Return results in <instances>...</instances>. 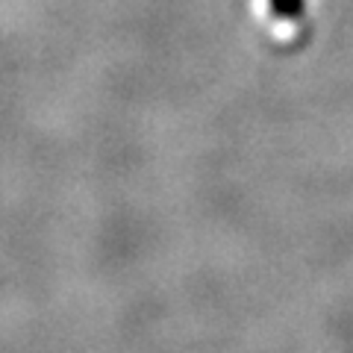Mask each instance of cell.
I'll return each mask as SVG.
<instances>
[{"label":"cell","instance_id":"obj_1","mask_svg":"<svg viewBox=\"0 0 353 353\" xmlns=\"http://www.w3.org/2000/svg\"><path fill=\"white\" fill-rule=\"evenodd\" d=\"M271 9L277 18H297L303 12V0H271Z\"/></svg>","mask_w":353,"mask_h":353}]
</instances>
